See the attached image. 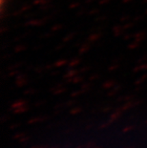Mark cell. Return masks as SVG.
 <instances>
[{
	"mask_svg": "<svg viewBox=\"0 0 147 148\" xmlns=\"http://www.w3.org/2000/svg\"><path fill=\"white\" fill-rule=\"evenodd\" d=\"M48 118L47 116H41V118H33V119H30L28 121V123L29 124H33V123H36V122H41V121H44L45 119H47Z\"/></svg>",
	"mask_w": 147,
	"mask_h": 148,
	"instance_id": "1",
	"label": "cell"
},
{
	"mask_svg": "<svg viewBox=\"0 0 147 148\" xmlns=\"http://www.w3.org/2000/svg\"><path fill=\"white\" fill-rule=\"evenodd\" d=\"M118 111H120V110H118L117 112H115L114 114L111 116V119H109V121H110V122H113L114 121H116V119H117L118 118V116H120V112H118Z\"/></svg>",
	"mask_w": 147,
	"mask_h": 148,
	"instance_id": "2",
	"label": "cell"
},
{
	"mask_svg": "<svg viewBox=\"0 0 147 148\" xmlns=\"http://www.w3.org/2000/svg\"><path fill=\"white\" fill-rule=\"evenodd\" d=\"M26 136V133H23V132H21V133H16L14 134V136H12V138H18V140H20L21 138H23Z\"/></svg>",
	"mask_w": 147,
	"mask_h": 148,
	"instance_id": "3",
	"label": "cell"
},
{
	"mask_svg": "<svg viewBox=\"0 0 147 148\" xmlns=\"http://www.w3.org/2000/svg\"><path fill=\"white\" fill-rule=\"evenodd\" d=\"M96 144V141H88V143H87L85 145H84V148H92L94 145H95Z\"/></svg>",
	"mask_w": 147,
	"mask_h": 148,
	"instance_id": "4",
	"label": "cell"
},
{
	"mask_svg": "<svg viewBox=\"0 0 147 148\" xmlns=\"http://www.w3.org/2000/svg\"><path fill=\"white\" fill-rule=\"evenodd\" d=\"M134 128H135V126H134V125H130V126H126L125 128H123V129H122V133H126V132H128V131L133 130Z\"/></svg>",
	"mask_w": 147,
	"mask_h": 148,
	"instance_id": "5",
	"label": "cell"
},
{
	"mask_svg": "<svg viewBox=\"0 0 147 148\" xmlns=\"http://www.w3.org/2000/svg\"><path fill=\"white\" fill-rule=\"evenodd\" d=\"M30 138H31V137L25 136V137H23V138H21L20 140H19V141H20L21 143H26L28 140H30Z\"/></svg>",
	"mask_w": 147,
	"mask_h": 148,
	"instance_id": "6",
	"label": "cell"
},
{
	"mask_svg": "<svg viewBox=\"0 0 147 148\" xmlns=\"http://www.w3.org/2000/svg\"><path fill=\"white\" fill-rule=\"evenodd\" d=\"M28 110V108H21V109H18V110H14V112L15 114H18V113H24V112H26Z\"/></svg>",
	"mask_w": 147,
	"mask_h": 148,
	"instance_id": "7",
	"label": "cell"
},
{
	"mask_svg": "<svg viewBox=\"0 0 147 148\" xmlns=\"http://www.w3.org/2000/svg\"><path fill=\"white\" fill-rule=\"evenodd\" d=\"M111 122L110 121H108V122H105V123H102L101 126H99V129H103V128H106V127H108L109 126V124H110Z\"/></svg>",
	"mask_w": 147,
	"mask_h": 148,
	"instance_id": "8",
	"label": "cell"
},
{
	"mask_svg": "<svg viewBox=\"0 0 147 148\" xmlns=\"http://www.w3.org/2000/svg\"><path fill=\"white\" fill-rule=\"evenodd\" d=\"M19 123H15V124H12L11 126H10V129H12V130H14V129H15V128H17L18 126H19Z\"/></svg>",
	"mask_w": 147,
	"mask_h": 148,
	"instance_id": "9",
	"label": "cell"
},
{
	"mask_svg": "<svg viewBox=\"0 0 147 148\" xmlns=\"http://www.w3.org/2000/svg\"><path fill=\"white\" fill-rule=\"evenodd\" d=\"M79 112H80V109L77 108V109L72 110V111H71V114H72V115H75V114H77V113H79Z\"/></svg>",
	"mask_w": 147,
	"mask_h": 148,
	"instance_id": "10",
	"label": "cell"
},
{
	"mask_svg": "<svg viewBox=\"0 0 147 148\" xmlns=\"http://www.w3.org/2000/svg\"><path fill=\"white\" fill-rule=\"evenodd\" d=\"M31 148H48V146L47 145H34Z\"/></svg>",
	"mask_w": 147,
	"mask_h": 148,
	"instance_id": "11",
	"label": "cell"
},
{
	"mask_svg": "<svg viewBox=\"0 0 147 148\" xmlns=\"http://www.w3.org/2000/svg\"><path fill=\"white\" fill-rule=\"evenodd\" d=\"M8 119H10V116H3V118L1 119V122H5Z\"/></svg>",
	"mask_w": 147,
	"mask_h": 148,
	"instance_id": "12",
	"label": "cell"
},
{
	"mask_svg": "<svg viewBox=\"0 0 147 148\" xmlns=\"http://www.w3.org/2000/svg\"><path fill=\"white\" fill-rule=\"evenodd\" d=\"M91 127H93V124H92V125H91V124H90V125H88V126L86 127V129H90Z\"/></svg>",
	"mask_w": 147,
	"mask_h": 148,
	"instance_id": "13",
	"label": "cell"
},
{
	"mask_svg": "<svg viewBox=\"0 0 147 148\" xmlns=\"http://www.w3.org/2000/svg\"><path fill=\"white\" fill-rule=\"evenodd\" d=\"M50 148H59L58 145H55V146H52V147H50Z\"/></svg>",
	"mask_w": 147,
	"mask_h": 148,
	"instance_id": "14",
	"label": "cell"
},
{
	"mask_svg": "<svg viewBox=\"0 0 147 148\" xmlns=\"http://www.w3.org/2000/svg\"><path fill=\"white\" fill-rule=\"evenodd\" d=\"M92 148H101V146H96V147H92Z\"/></svg>",
	"mask_w": 147,
	"mask_h": 148,
	"instance_id": "15",
	"label": "cell"
},
{
	"mask_svg": "<svg viewBox=\"0 0 147 148\" xmlns=\"http://www.w3.org/2000/svg\"><path fill=\"white\" fill-rule=\"evenodd\" d=\"M146 122H147V121H146Z\"/></svg>",
	"mask_w": 147,
	"mask_h": 148,
	"instance_id": "16",
	"label": "cell"
}]
</instances>
